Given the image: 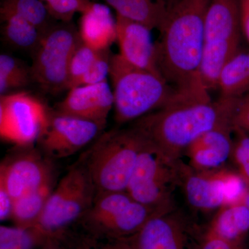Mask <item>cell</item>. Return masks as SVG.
Masks as SVG:
<instances>
[{"instance_id":"6da1fadb","label":"cell","mask_w":249,"mask_h":249,"mask_svg":"<svg viewBox=\"0 0 249 249\" xmlns=\"http://www.w3.org/2000/svg\"><path fill=\"white\" fill-rule=\"evenodd\" d=\"M211 0H178L168 9L156 43L162 76L184 97L210 98L201 78L204 23Z\"/></svg>"},{"instance_id":"7a4b0ae2","label":"cell","mask_w":249,"mask_h":249,"mask_svg":"<svg viewBox=\"0 0 249 249\" xmlns=\"http://www.w3.org/2000/svg\"><path fill=\"white\" fill-rule=\"evenodd\" d=\"M238 99L179 96L166 106L137 119L132 127L150 143L173 160L196 139L219 127L232 126Z\"/></svg>"},{"instance_id":"3957f363","label":"cell","mask_w":249,"mask_h":249,"mask_svg":"<svg viewBox=\"0 0 249 249\" xmlns=\"http://www.w3.org/2000/svg\"><path fill=\"white\" fill-rule=\"evenodd\" d=\"M109 77L119 124L140 119L179 96L163 76L131 65L119 53L111 55Z\"/></svg>"},{"instance_id":"277c9868","label":"cell","mask_w":249,"mask_h":249,"mask_svg":"<svg viewBox=\"0 0 249 249\" xmlns=\"http://www.w3.org/2000/svg\"><path fill=\"white\" fill-rule=\"evenodd\" d=\"M145 141L133 128L112 129L91 147L85 166L96 195L126 191Z\"/></svg>"},{"instance_id":"5b68a950","label":"cell","mask_w":249,"mask_h":249,"mask_svg":"<svg viewBox=\"0 0 249 249\" xmlns=\"http://www.w3.org/2000/svg\"><path fill=\"white\" fill-rule=\"evenodd\" d=\"M240 4L237 0H211L204 23L200 74L206 89H218L219 75L240 52Z\"/></svg>"},{"instance_id":"8992f818","label":"cell","mask_w":249,"mask_h":249,"mask_svg":"<svg viewBox=\"0 0 249 249\" xmlns=\"http://www.w3.org/2000/svg\"><path fill=\"white\" fill-rule=\"evenodd\" d=\"M183 164L181 160H172L145 142L126 192L140 204L159 211H171L173 193L181 186Z\"/></svg>"},{"instance_id":"52a82bcc","label":"cell","mask_w":249,"mask_h":249,"mask_svg":"<svg viewBox=\"0 0 249 249\" xmlns=\"http://www.w3.org/2000/svg\"><path fill=\"white\" fill-rule=\"evenodd\" d=\"M95 196L96 191L85 165L73 167L53 188L38 222L32 229L42 238L53 235L84 217Z\"/></svg>"},{"instance_id":"ba28073f","label":"cell","mask_w":249,"mask_h":249,"mask_svg":"<svg viewBox=\"0 0 249 249\" xmlns=\"http://www.w3.org/2000/svg\"><path fill=\"white\" fill-rule=\"evenodd\" d=\"M81 42L79 31L70 24L52 26L33 53L31 78L50 94L67 89L69 65Z\"/></svg>"},{"instance_id":"9c48e42d","label":"cell","mask_w":249,"mask_h":249,"mask_svg":"<svg viewBox=\"0 0 249 249\" xmlns=\"http://www.w3.org/2000/svg\"><path fill=\"white\" fill-rule=\"evenodd\" d=\"M159 211L134 200L126 191L97 195L85 220L95 230L116 239L132 238Z\"/></svg>"},{"instance_id":"30bf717a","label":"cell","mask_w":249,"mask_h":249,"mask_svg":"<svg viewBox=\"0 0 249 249\" xmlns=\"http://www.w3.org/2000/svg\"><path fill=\"white\" fill-rule=\"evenodd\" d=\"M50 111L26 91L0 96V137L18 147H32L48 124Z\"/></svg>"},{"instance_id":"8fae6325","label":"cell","mask_w":249,"mask_h":249,"mask_svg":"<svg viewBox=\"0 0 249 249\" xmlns=\"http://www.w3.org/2000/svg\"><path fill=\"white\" fill-rule=\"evenodd\" d=\"M104 127L93 121L50 111L48 124L37 142L46 157L65 158L94 140Z\"/></svg>"},{"instance_id":"7c38bea8","label":"cell","mask_w":249,"mask_h":249,"mask_svg":"<svg viewBox=\"0 0 249 249\" xmlns=\"http://www.w3.org/2000/svg\"><path fill=\"white\" fill-rule=\"evenodd\" d=\"M31 147L8 157L0 165V186L14 200L53 179L50 161Z\"/></svg>"},{"instance_id":"4fadbf2b","label":"cell","mask_w":249,"mask_h":249,"mask_svg":"<svg viewBox=\"0 0 249 249\" xmlns=\"http://www.w3.org/2000/svg\"><path fill=\"white\" fill-rule=\"evenodd\" d=\"M230 170L196 171L183 163L181 186L187 201L199 211L221 209L228 205L227 181Z\"/></svg>"},{"instance_id":"5bb4252c","label":"cell","mask_w":249,"mask_h":249,"mask_svg":"<svg viewBox=\"0 0 249 249\" xmlns=\"http://www.w3.org/2000/svg\"><path fill=\"white\" fill-rule=\"evenodd\" d=\"M189 232L173 209L150 218L130 240L135 249H193Z\"/></svg>"},{"instance_id":"9a60e30c","label":"cell","mask_w":249,"mask_h":249,"mask_svg":"<svg viewBox=\"0 0 249 249\" xmlns=\"http://www.w3.org/2000/svg\"><path fill=\"white\" fill-rule=\"evenodd\" d=\"M114 108V96L107 80L94 85H80L70 89L57 106L56 111L97 123L106 127Z\"/></svg>"},{"instance_id":"2e32d148","label":"cell","mask_w":249,"mask_h":249,"mask_svg":"<svg viewBox=\"0 0 249 249\" xmlns=\"http://www.w3.org/2000/svg\"><path fill=\"white\" fill-rule=\"evenodd\" d=\"M151 29L120 16L116 18L117 41L120 55L131 65L161 76L157 64L156 44Z\"/></svg>"},{"instance_id":"e0dca14e","label":"cell","mask_w":249,"mask_h":249,"mask_svg":"<svg viewBox=\"0 0 249 249\" xmlns=\"http://www.w3.org/2000/svg\"><path fill=\"white\" fill-rule=\"evenodd\" d=\"M232 126L209 131L196 139L185 151L189 166L196 171L220 169L231 157L233 139Z\"/></svg>"},{"instance_id":"ac0fdd59","label":"cell","mask_w":249,"mask_h":249,"mask_svg":"<svg viewBox=\"0 0 249 249\" xmlns=\"http://www.w3.org/2000/svg\"><path fill=\"white\" fill-rule=\"evenodd\" d=\"M79 34L82 42L95 50L109 49L117 39L116 20L109 8L89 3L83 11Z\"/></svg>"},{"instance_id":"d6986e66","label":"cell","mask_w":249,"mask_h":249,"mask_svg":"<svg viewBox=\"0 0 249 249\" xmlns=\"http://www.w3.org/2000/svg\"><path fill=\"white\" fill-rule=\"evenodd\" d=\"M208 231L224 240L243 245L249 232L248 208L243 201L221 208Z\"/></svg>"},{"instance_id":"ffe728a7","label":"cell","mask_w":249,"mask_h":249,"mask_svg":"<svg viewBox=\"0 0 249 249\" xmlns=\"http://www.w3.org/2000/svg\"><path fill=\"white\" fill-rule=\"evenodd\" d=\"M118 16L142 23L149 29H160L168 8L158 0H105Z\"/></svg>"},{"instance_id":"44dd1931","label":"cell","mask_w":249,"mask_h":249,"mask_svg":"<svg viewBox=\"0 0 249 249\" xmlns=\"http://www.w3.org/2000/svg\"><path fill=\"white\" fill-rule=\"evenodd\" d=\"M220 97L238 99L249 93V52H239L226 64L219 75Z\"/></svg>"},{"instance_id":"7402d4cb","label":"cell","mask_w":249,"mask_h":249,"mask_svg":"<svg viewBox=\"0 0 249 249\" xmlns=\"http://www.w3.org/2000/svg\"><path fill=\"white\" fill-rule=\"evenodd\" d=\"M54 186V180L14 200L11 219L18 227H35L43 213Z\"/></svg>"},{"instance_id":"603a6c76","label":"cell","mask_w":249,"mask_h":249,"mask_svg":"<svg viewBox=\"0 0 249 249\" xmlns=\"http://www.w3.org/2000/svg\"><path fill=\"white\" fill-rule=\"evenodd\" d=\"M1 16L5 22L2 31L4 40L14 48L34 53L43 34L19 15L1 11Z\"/></svg>"},{"instance_id":"cb8c5ba5","label":"cell","mask_w":249,"mask_h":249,"mask_svg":"<svg viewBox=\"0 0 249 249\" xmlns=\"http://www.w3.org/2000/svg\"><path fill=\"white\" fill-rule=\"evenodd\" d=\"M31 69L9 54L0 55V93L7 94L11 90L24 88L30 83Z\"/></svg>"},{"instance_id":"d4e9b609","label":"cell","mask_w":249,"mask_h":249,"mask_svg":"<svg viewBox=\"0 0 249 249\" xmlns=\"http://www.w3.org/2000/svg\"><path fill=\"white\" fill-rule=\"evenodd\" d=\"M1 11L19 15L45 34L52 26L49 22L47 5L41 0H6Z\"/></svg>"},{"instance_id":"484cf974","label":"cell","mask_w":249,"mask_h":249,"mask_svg":"<svg viewBox=\"0 0 249 249\" xmlns=\"http://www.w3.org/2000/svg\"><path fill=\"white\" fill-rule=\"evenodd\" d=\"M100 51L91 48L80 42L72 55L68 71V86L67 89L76 88L79 84L85 73L95 61Z\"/></svg>"},{"instance_id":"4316f807","label":"cell","mask_w":249,"mask_h":249,"mask_svg":"<svg viewBox=\"0 0 249 249\" xmlns=\"http://www.w3.org/2000/svg\"><path fill=\"white\" fill-rule=\"evenodd\" d=\"M40 239L42 238L32 228L0 227V249H32Z\"/></svg>"},{"instance_id":"83f0119b","label":"cell","mask_w":249,"mask_h":249,"mask_svg":"<svg viewBox=\"0 0 249 249\" xmlns=\"http://www.w3.org/2000/svg\"><path fill=\"white\" fill-rule=\"evenodd\" d=\"M235 139L231 157L238 173L249 187V135L240 129H233Z\"/></svg>"},{"instance_id":"f1b7e54d","label":"cell","mask_w":249,"mask_h":249,"mask_svg":"<svg viewBox=\"0 0 249 249\" xmlns=\"http://www.w3.org/2000/svg\"><path fill=\"white\" fill-rule=\"evenodd\" d=\"M111 55L109 49L100 51L97 58L80 80L78 86L98 84L107 80V76H109Z\"/></svg>"},{"instance_id":"f546056e","label":"cell","mask_w":249,"mask_h":249,"mask_svg":"<svg viewBox=\"0 0 249 249\" xmlns=\"http://www.w3.org/2000/svg\"><path fill=\"white\" fill-rule=\"evenodd\" d=\"M89 4L88 0H52L47 3V7L50 15L67 21L76 11H83Z\"/></svg>"},{"instance_id":"4dcf8cb0","label":"cell","mask_w":249,"mask_h":249,"mask_svg":"<svg viewBox=\"0 0 249 249\" xmlns=\"http://www.w3.org/2000/svg\"><path fill=\"white\" fill-rule=\"evenodd\" d=\"M233 129H240L249 135V93L239 99L232 119Z\"/></svg>"},{"instance_id":"1f68e13d","label":"cell","mask_w":249,"mask_h":249,"mask_svg":"<svg viewBox=\"0 0 249 249\" xmlns=\"http://www.w3.org/2000/svg\"><path fill=\"white\" fill-rule=\"evenodd\" d=\"M197 249H244L243 245L232 243L208 231Z\"/></svg>"},{"instance_id":"d6a6232c","label":"cell","mask_w":249,"mask_h":249,"mask_svg":"<svg viewBox=\"0 0 249 249\" xmlns=\"http://www.w3.org/2000/svg\"><path fill=\"white\" fill-rule=\"evenodd\" d=\"M14 200L4 187L0 186V219L11 218Z\"/></svg>"},{"instance_id":"836d02e7","label":"cell","mask_w":249,"mask_h":249,"mask_svg":"<svg viewBox=\"0 0 249 249\" xmlns=\"http://www.w3.org/2000/svg\"><path fill=\"white\" fill-rule=\"evenodd\" d=\"M239 4L241 27L249 42V0H240Z\"/></svg>"},{"instance_id":"e575fe53","label":"cell","mask_w":249,"mask_h":249,"mask_svg":"<svg viewBox=\"0 0 249 249\" xmlns=\"http://www.w3.org/2000/svg\"><path fill=\"white\" fill-rule=\"evenodd\" d=\"M100 249H135L132 241L126 239H118L116 242L103 247Z\"/></svg>"},{"instance_id":"d590c367","label":"cell","mask_w":249,"mask_h":249,"mask_svg":"<svg viewBox=\"0 0 249 249\" xmlns=\"http://www.w3.org/2000/svg\"><path fill=\"white\" fill-rule=\"evenodd\" d=\"M158 1L163 3V4L168 8V9H169L170 7H172V6L175 4V3L178 2V0H158Z\"/></svg>"},{"instance_id":"8d00e7d4","label":"cell","mask_w":249,"mask_h":249,"mask_svg":"<svg viewBox=\"0 0 249 249\" xmlns=\"http://www.w3.org/2000/svg\"><path fill=\"white\" fill-rule=\"evenodd\" d=\"M243 202L244 204L246 205V206L248 208L249 211V187L248 190H247V193H246L245 198H244Z\"/></svg>"},{"instance_id":"74e56055","label":"cell","mask_w":249,"mask_h":249,"mask_svg":"<svg viewBox=\"0 0 249 249\" xmlns=\"http://www.w3.org/2000/svg\"><path fill=\"white\" fill-rule=\"evenodd\" d=\"M44 1H45L46 2L48 3L49 1H52V0H44Z\"/></svg>"},{"instance_id":"f35d334b","label":"cell","mask_w":249,"mask_h":249,"mask_svg":"<svg viewBox=\"0 0 249 249\" xmlns=\"http://www.w3.org/2000/svg\"><path fill=\"white\" fill-rule=\"evenodd\" d=\"M45 249H54L53 247H47V248H46Z\"/></svg>"}]
</instances>
